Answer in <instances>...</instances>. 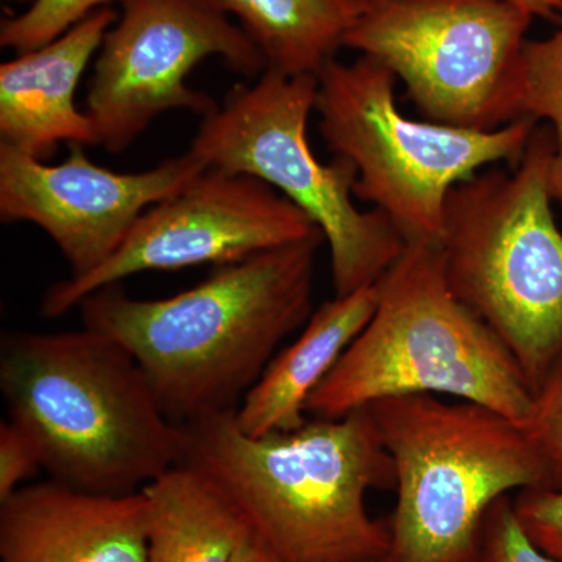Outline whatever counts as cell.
Segmentation results:
<instances>
[{
  "mask_svg": "<svg viewBox=\"0 0 562 562\" xmlns=\"http://www.w3.org/2000/svg\"><path fill=\"white\" fill-rule=\"evenodd\" d=\"M324 235L222 266L190 290L132 299L117 284L80 303L83 327L122 344L179 425L238 412L281 344L313 314Z\"/></svg>",
  "mask_w": 562,
  "mask_h": 562,
  "instance_id": "1",
  "label": "cell"
},
{
  "mask_svg": "<svg viewBox=\"0 0 562 562\" xmlns=\"http://www.w3.org/2000/svg\"><path fill=\"white\" fill-rule=\"evenodd\" d=\"M235 413L187 425L183 461L209 475L283 562H373L387 524L366 506L394 487V465L368 408L308 417L291 431L246 435Z\"/></svg>",
  "mask_w": 562,
  "mask_h": 562,
  "instance_id": "2",
  "label": "cell"
},
{
  "mask_svg": "<svg viewBox=\"0 0 562 562\" xmlns=\"http://www.w3.org/2000/svg\"><path fill=\"white\" fill-rule=\"evenodd\" d=\"M0 392L55 482L135 494L183 461L187 431L162 412L131 351L101 331L7 333Z\"/></svg>",
  "mask_w": 562,
  "mask_h": 562,
  "instance_id": "3",
  "label": "cell"
},
{
  "mask_svg": "<svg viewBox=\"0 0 562 562\" xmlns=\"http://www.w3.org/2000/svg\"><path fill=\"white\" fill-rule=\"evenodd\" d=\"M431 394L525 420L532 390L505 344L457 297L439 244L409 243L379 281V303L306 403L338 419L383 398Z\"/></svg>",
  "mask_w": 562,
  "mask_h": 562,
  "instance_id": "4",
  "label": "cell"
},
{
  "mask_svg": "<svg viewBox=\"0 0 562 562\" xmlns=\"http://www.w3.org/2000/svg\"><path fill=\"white\" fill-rule=\"evenodd\" d=\"M552 131L536 127L512 171L461 181L443 211V271L457 297L505 344L532 392L562 355V232L549 172Z\"/></svg>",
  "mask_w": 562,
  "mask_h": 562,
  "instance_id": "5",
  "label": "cell"
},
{
  "mask_svg": "<svg viewBox=\"0 0 562 562\" xmlns=\"http://www.w3.org/2000/svg\"><path fill=\"white\" fill-rule=\"evenodd\" d=\"M394 465L386 562H482L484 520L509 492L546 487L520 422L468 401L416 394L368 406Z\"/></svg>",
  "mask_w": 562,
  "mask_h": 562,
  "instance_id": "6",
  "label": "cell"
},
{
  "mask_svg": "<svg viewBox=\"0 0 562 562\" xmlns=\"http://www.w3.org/2000/svg\"><path fill=\"white\" fill-rule=\"evenodd\" d=\"M395 81L366 55L333 58L317 72L319 132L328 150L353 166L355 198L382 211L406 244H439L450 191L492 162L516 166L539 121L525 116L480 132L409 120L397 109Z\"/></svg>",
  "mask_w": 562,
  "mask_h": 562,
  "instance_id": "7",
  "label": "cell"
},
{
  "mask_svg": "<svg viewBox=\"0 0 562 562\" xmlns=\"http://www.w3.org/2000/svg\"><path fill=\"white\" fill-rule=\"evenodd\" d=\"M316 92L317 76L268 68L203 117L188 151L206 169L265 181L299 206L328 244L335 295H347L379 283L406 241L382 211L355 205L351 162L324 165L314 155L306 128Z\"/></svg>",
  "mask_w": 562,
  "mask_h": 562,
  "instance_id": "8",
  "label": "cell"
},
{
  "mask_svg": "<svg viewBox=\"0 0 562 562\" xmlns=\"http://www.w3.org/2000/svg\"><path fill=\"white\" fill-rule=\"evenodd\" d=\"M532 20L513 0H358L342 47L386 66L425 120L491 132L525 117Z\"/></svg>",
  "mask_w": 562,
  "mask_h": 562,
  "instance_id": "9",
  "label": "cell"
},
{
  "mask_svg": "<svg viewBox=\"0 0 562 562\" xmlns=\"http://www.w3.org/2000/svg\"><path fill=\"white\" fill-rule=\"evenodd\" d=\"M122 11L102 41L87 98L98 144L111 154L131 147L171 110L209 116L217 103L188 85L191 70L210 57L255 79L265 55L224 0H121Z\"/></svg>",
  "mask_w": 562,
  "mask_h": 562,
  "instance_id": "10",
  "label": "cell"
},
{
  "mask_svg": "<svg viewBox=\"0 0 562 562\" xmlns=\"http://www.w3.org/2000/svg\"><path fill=\"white\" fill-rule=\"evenodd\" d=\"M322 233L265 181L205 169L177 194L150 206L120 249L83 277L50 284L41 316L57 319L127 277L194 266H228Z\"/></svg>",
  "mask_w": 562,
  "mask_h": 562,
  "instance_id": "11",
  "label": "cell"
},
{
  "mask_svg": "<svg viewBox=\"0 0 562 562\" xmlns=\"http://www.w3.org/2000/svg\"><path fill=\"white\" fill-rule=\"evenodd\" d=\"M70 144L60 165L0 144V220L31 222L61 251L69 277H83L109 260L133 225L198 179L205 166L191 151L143 172H114Z\"/></svg>",
  "mask_w": 562,
  "mask_h": 562,
  "instance_id": "12",
  "label": "cell"
},
{
  "mask_svg": "<svg viewBox=\"0 0 562 562\" xmlns=\"http://www.w3.org/2000/svg\"><path fill=\"white\" fill-rule=\"evenodd\" d=\"M146 561L140 491L94 494L49 479L0 502V562Z\"/></svg>",
  "mask_w": 562,
  "mask_h": 562,
  "instance_id": "13",
  "label": "cell"
},
{
  "mask_svg": "<svg viewBox=\"0 0 562 562\" xmlns=\"http://www.w3.org/2000/svg\"><path fill=\"white\" fill-rule=\"evenodd\" d=\"M116 21V11L103 7L60 38L0 66V144L40 160L63 143L98 144L76 90Z\"/></svg>",
  "mask_w": 562,
  "mask_h": 562,
  "instance_id": "14",
  "label": "cell"
},
{
  "mask_svg": "<svg viewBox=\"0 0 562 562\" xmlns=\"http://www.w3.org/2000/svg\"><path fill=\"white\" fill-rule=\"evenodd\" d=\"M376 303L379 283L322 303L244 398L235 413L239 428L265 436L302 427L308 398L371 319Z\"/></svg>",
  "mask_w": 562,
  "mask_h": 562,
  "instance_id": "15",
  "label": "cell"
},
{
  "mask_svg": "<svg viewBox=\"0 0 562 562\" xmlns=\"http://www.w3.org/2000/svg\"><path fill=\"white\" fill-rule=\"evenodd\" d=\"M140 492L147 503L146 562H232L254 536L235 502L187 462Z\"/></svg>",
  "mask_w": 562,
  "mask_h": 562,
  "instance_id": "16",
  "label": "cell"
},
{
  "mask_svg": "<svg viewBox=\"0 0 562 562\" xmlns=\"http://www.w3.org/2000/svg\"><path fill=\"white\" fill-rule=\"evenodd\" d=\"M265 55L288 76L317 72L335 58L358 0H224Z\"/></svg>",
  "mask_w": 562,
  "mask_h": 562,
  "instance_id": "17",
  "label": "cell"
},
{
  "mask_svg": "<svg viewBox=\"0 0 562 562\" xmlns=\"http://www.w3.org/2000/svg\"><path fill=\"white\" fill-rule=\"evenodd\" d=\"M525 116L546 121L552 131L554 150L549 184L553 202L562 205V25L546 40L525 44Z\"/></svg>",
  "mask_w": 562,
  "mask_h": 562,
  "instance_id": "18",
  "label": "cell"
},
{
  "mask_svg": "<svg viewBox=\"0 0 562 562\" xmlns=\"http://www.w3.org/2000/svg\"><path fill=\"white\" fill-rule=\"evenodd\" d=\"M110 2L113 0H36L25 13L2 22L0 44L18 54L38 49Z\"/></svg>",
  "mask_w": 562,
  "mask_h": 562,
  "instance_id": "19",
  "label": "cell"
},
{
  "mask_svg": "<svg viewBox=\"0 0 562 562\" xmlns=\"http://www.w3.org/2000/svg\"><path fill=\"white\" fill-rule=\"evenodd\" d=\"M525 435L546 472V487L562 491V355L532 392Z\"/></svg>",
  "mask_w": 562,
  "mask_h": 562,
  "instance_id": "20",
  "label": "cell"
},
{
  "mask_svg": "<svg viewBox=\"0 0 562 562\" xmlns=\"http://www.w3.org/2000/svg\"><path fill=\"white\" fill-rule=\"evenodd\" d=\"M513 508L530 541L562 562V491L530 487L517 492Z\"/></svg>",
  "mask_w": 562,
  "mask_h": 562,
  "instance_id": "21",
  "label": "cell"
},
{
  "mask_svg": "<svg viewBox=\"0 0 562 562\" xmlns=\"http://www.w3.org/2000/svg\"><path fill=\"white\" fill-rule=\"evenodd\" d=\"M482 562H560L543 553L525 535L513 501L502 498L492 506L484 520Z\"/></svg>",
  "mask_w": 562,
  "mask_h": 562,
  "instance_id": "22",
  "label": "cell"
},
{
  "mask_svg": "<svg viewBox=\"0 0 562 562\" xmlns=\"http://www.w3.org/2000/svg\"><path fill=\"white\" fill-rule=\"evenodd\" d=\"M43 471L38 446L10 419L0 424V502L7 501L36 472Z\"/></svg>",
  "mask_w": 562,
  "mask_h": 562,
  "instance_id": "23",
  "label": "cell"
},
{
  "mask_svg": "<svg viewBox=\"0 0 562 562\" xmlns=\"http://www.w3.org/2000/svg\"><path fill=\"white\" fill-rule=\"evenodd\" d=\"M232 562H283L279 554L273 552L268 543L262 542L257 535L251 536L249 541L244 543Z\"/></svg>",
  "mask_w": 562,
  "mask_h": 562,
  "instance_id": "24",
  "label": "cell"
},
{
  "mask_svg": "<svg viewBox=\"0 0 562 562\" xmlns=\"http://www.w3.org/2000/svg\"><path fill=\"white\" fill-rule=\"evenodd\" d=\"M513 2L519 3L525 10L530 11L532 16L554 18L562 14V0H513Z\"/></svg>",
  "mask_w": 562,
  "mask_h": 562,
  "instance_id": "25",
  "label": "cell"
},
{
  "mask_svg": "<svg viewBox=\"0 0 562 562\" xmlns=\"http://www.w3.org/2000/svg\"><path fill=\"white\" fill-rule=\"evenodd\" d=\"M18 2H36V0H18Z\"/></svg>",
  "mask_w": 562,
  "mask_h": 562,
  "instance_id": "26",
  "label": "cell"
},
{
  "mask_svg": "<svg viewBox=\"0 0 562 562\" xmlns=\"http://www.w3.org/2000/svg\"><path fill=\"white\" fill-rule=\"evenodd\" d=\"M373 562H386V558H384V560L373 561Z\"/></svg>",
  "mask_w": 562,
  "mask_h": 562,
  "instance_id": "27",
  "label": "cell"
}]
</instances>
